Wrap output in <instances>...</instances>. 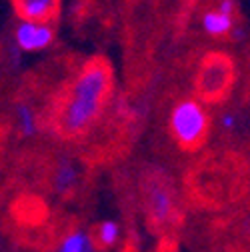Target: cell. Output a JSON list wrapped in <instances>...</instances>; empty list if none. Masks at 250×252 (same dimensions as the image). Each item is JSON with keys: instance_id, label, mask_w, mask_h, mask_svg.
I'll list each match as a JSON object with an SVG mask.
<instances>
[{"instance_id": "obj_1", "label": "cell", "mask_w": 250, "mask_h": 252, "mask_svg": "<svg viewBox=\"0 0 250 252\" xmlns=\"http://www.w3.org/2000/svg\"><path fill=\"white\" fill-rule=\"evenodd\" d=\"M112 66L104 58L88 60L56 104L52 118L56 136L64 140L84 136L102 114L112 92Z\"/></svg>"}, {"instance_id": "obj_2", "label": "cell", "mask_w": 250, "mask_h": 252, "mask_svg": "<svg viewBox=\"0 0 250 252\" xmlns=\"http://www.w3.org/2000/svg\"><path fill=\"white\" fill-rule=\"evenodd\" d=\"M210 130V118L200 102L182 100L170 114V132L176 144L184 150H198Z\"/></svg>"}, {"instance_id": "obj_3", "label": "cell", "mask_w": 250, "mask_h": 252, "mask_svg": "<svg viewBox=\"0 0 250 252\" xmlns=\"http://www.w3.org/2000/svg\"><path fill=\"white\" fill-rule=\"evenodd\" d=\"M232 84V62L226 54H208L202 62V68L196 78V90L198 94L208 100H220L228 86Z\"/></svg>"}, {"instance_id": "obj_4", "label": "cell", "mask_w": 250, "mask_h": 252, "mask_svg": "<svg viewBox=\"0 0 250 252\" xmlns=\"http://www.w3.org/2000/svg\"><path fill=\"white\" fill-rule=\"evenodd\" d=\"M16 44L20 50L36 52L44 50L54 40V30L48 22H34V20H20L16 26Z\"/></svg>"}, {"instance_id": "obj_5", "label": "cell", "mask_w": 250, "mask_h": 252, "mask_svg": "<svg viewBox=\"0 0 250 252\" xmlns=\"http://www.w3.org/2000/svg\"><path fill=\"white\" fill-rule=\"evenodd\" d=\"M12 6L20 20L50 22L60 8V0H12Z\"/></svg>"}, {"instance_id": "obj_6", "label": "cell", "mask_w": 250, "mask_h": 252, "mask_svg": "<svg viewBox=\"0 0 250 252\" xmlns=\"http://www.w3.org/2000/svg\"><path fill=\"white\" fill-rule=\"evenodd\" d=\"M200 24H202V30H204L208 36L222 38V36H226V34L232 32V28H234V16L224 14V12H220L218 8H214V10H208V12L202 14Z\"/></svg>"}, {"instance_id": "obj_7", "label": "cell", "mask_w": 250, "mask_h": 252, "mask_svg": "<svg viewBox=\"0 0 250 252\" xmlns=\"http://www.w3.org/2000/svg\"><path fill=\"white\" fill-rule=\"evenodd\" d=\"M150 214L158 222H166L172 214V198L170 190L164 184H152L150 186V198H148Z\"/></svg>"}, {"instance_id": "obj_8", "label": "cell", "mask_w": 250, "mask_h": 252, "mask_svg": "<svg viewBox=\"0 0 250 252\" xmlns=\"http://www.w3.org/2000/svg\"><path fill=\"white\" fill-rule=\"evenodd\" d=\"M118 234H120V228L116 222H112V220H106V222H102L98 228H96V246L98 248H110L116 244L118 240Z\"/></svg>"}, {"instance_id": "obj_9", "label": "cell", "mask_w": 250, "mask_h": 252, "mask_svg": "<svg viewBox=\"0 0 250 252\" xmlns=\"http://www.w3.org/2000/svg\"><path fill=\"white\" fill-rule=\"evenodd\" d=\"M58 252H92V242H90V238L86 234L74 232L62 242Z\"/></svg>"}, {"instance_id": "obj_10", "label": "cell", "mask_w": 250, "mask_h": 252, "mask_svg": "<svg viewBox=\"0 0 250 252\" xmlns=\"http://www.w3.org/2000/svg\"><path fill=\"white\" fill-rule=\"evenodd\" d=\"M18 114H20V124H22V128L24 132H32L34 130V118H32V112H30L26 106H20L18 108Z\"/></svg>"}, {"instance_id": "obj_11", "label": "cell", "mask_w": 250, "mask_h": 252, "mask_svg": "<svg viewBox=\"0 0 250 252\" xmlns=\"http://www.w3.org/2000/svg\"><path fill=\"white\" fill-rule=\"evenodd\" d=\"M218 10L220 12H224V14H234V0H220V2H218V6H216Z\"/></svg>"}]
</instances>
